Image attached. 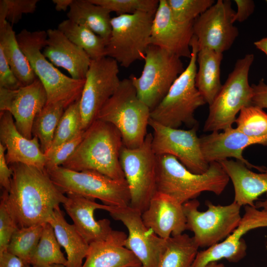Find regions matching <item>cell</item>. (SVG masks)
Listing matches in <instances>:
<instances>
[{
	"label": "cell",
	"instance_id": "4316f807",
	"mask_svg": "<svg viewBox=\"0 0 267 267\" xmlns=\"http://www.w3.org/2000/svg\"><path fill=\"white\" fill-rule=\"evenodd\" d=\"M48 223L52 225L58 242L66 253V267H82L89 245L74 225L68 223L59 206L54 210L53 217Z\"/></svg>",
	"mask_w": 267,
	"mask_h": 267
},
{
	"label": "cell",
	"instance_id": "d6a6232c",
	"mask_svg": "<svg viewBox=\"0 0 267 267\" xmlns=\"http://www.w3.org/2000/svg\"><path fill=\"white\" fill-rule=\"evenodd\" d=\"M66 109L61 102L46 104L35 118L32 135L38 138L44 154L51 147L56 128Z\"/></svg>",
	"mask_w": 267,
	"mask_h": 267
},
{
	"label": "cell",
	"instance_id": "5b68a950",
	"mask_svg": "<svg viewBox=\"0 0 267 267\" xmlns=\"http://www.w3.org/2000/svg\"><path fill=\"white\" fill-rule=\"evenodd\" d=\"M190 46L191 55L187 66L151 111L150 118L165 126L178 129L183 124L191 128L197 126L195 111L206 103L195 86L198 47L194 36Z\"/></svg>",
	"mask_w": 267,
	"mask_h": 267
},
{
	"label": "cell",
	"instance_id": "11a10c76",
	"mask_svg": "<svg viewBox=\"0 0 267 267\" xmlns=\"http://www.w3.org/2000/svg\"></svg>",
	"mask_w": 267,
	"mask_h": 267
},
{
	"label": "cell",
	"instance_id": "7c38bea8",
	"mask_svg": "<svg viewBox=\"0 0 267 267\" xmlns=\"http://www.w3.org/2000/svg\"><path fill=\"white\" fill-rule=\"evenodd\" d=\"M152 134L135 148L124 146L120 163L130 192V206L142 213L157 191V157L152 148Z\"/></svg>",
	"mask_w": 267,
	"mask_h": 267
},
{
	"label": "cell",
	"instance_id": "3957f363",
	"mask_svg": "<svg viewBox=\"0 0 267 267\" xmlns=\"http://www.w3.org/2000/svg\"><path fill=\"white\" fill-rule=\"evenodd\" d=\"M157 157V191L169 195L182 204L196 199L205 191L221 194L230 180L218 162L210 163L205 173L197 174L173 156Z\"/></svg>",
	"mask_w": 267,
	"mask_h": 267
},
{
	"label": "cell",
	"instance_id": "c3c4849f",
	"mask_svg": "<svg viewBox=\"0 0 267 267\" xmlns=\"http://www.w3.org/2000/svg\"><path fill=\"white\" fill-rule=\"evenodd\" d=\"M254 44L257 48L262 51L267 55V37L255 42Z\"/></svg>",
	"mask_w": 267,
	"mask_h": 267
},
{
	"label": "cell",
	"instance_id": "ba28073f",
	"mask_svg": "<svg viewBox=\"0 0 267 267\" xmlns=\"http://www.w3.org/2000/svg\"><path fill=\"white\" fill-rule=\"evenodd\" d=\"M45 171L63 193H74L100 200L112 207L130 205L131 196L125 179H115L93 171H75L62 166H46Z\"/></svg>",
	"mask_w": 267,
	"mask_h": 267
},
{
	"label": "cell",
	"instance_id": "6da1fadb",
	"mask_svg": "<svg viewBox=\"0 0 267 267\" xmlns=\"http://www.w3.org/2000/svg\"><path fill=\"white\" fill-rule=\"evenodd\" d=\"M12 171L9 190L1 195L19 228L48 222L54 210L67 200L45 169L22 163L9 165Z\"/></svg>",
	"mask_w": 267,
	"mask_h": 267
},
{
	"label": "cell",
	"instance_id": "f907efd6",
	"mask_svg": "<svg viewBox=\"0 0 267 267\" xmlns=\"http://www.w3.org/2000/svg\"><path fill=\"white\" fill-rule=\"evenodd\" d=\"M203 267H225L222 263H219L218 262H212L208 263Z\"/></svg>",
	"mask_w": 267,
	"mask_h": 267
},
{
	"label": "cell",
	"instance_id": "f6af8a7d",
	"mask_svg": "<svg viewBox=\"0 0 267 267\" xmlns=\"http://www.w3.org/2000/svg\"><path fill=\"white\" fill-rule=\"evenodd\" d=\"M234 1L237 6L234 21L242 22L253 13L255 7L254 1L252 0H235Z\"/></svg>",
	"mask_w": 267,
	"mask_h": 267
},
{
	"label": "cell",
	"instance_id": "7bdbcfd3",
	"mask_svg": "<svg viewBox=\"0 0 267 267\" xmlns=\"http://www.w3.org/2000/svg\"><path fill=\"white\" fill-rule=\"evenodd\" d=\"M6 149L0 143V185L2 190H9L12 171L5 159Z\"/></svg>",
	"mask_w": 267,
	"mask_h": 267
},
{
	"label": "cell",
	"instance_id": "7dc6e473",
	"mask_svg": "<svg viewBox=\"0 0 267 267\" xmlns=\"http://www.w3.org/2000/svg\"><path fill=\"white\" fill-rule=\"evenodd\" d=\"M73 0H52L55 9L58 11H65L69 7Z\"/></svg>",
	"mask_w": 267,
	"mask_h": 267
},
{
	"label": "cell",
	"instance_id": "277c9868",
	"mask_svg": "<svg viewBox=\"0 0 267 267\" xmlns=\"http://www.w3.org/2000/svg\"><path fill=\"white\" fill-rule=\"evenodd\" d=\"M20 47L27 57L47 94L46 104L62 103L67 108L80 99L85 80H77L63 74L42 52L46 45V31L22 30L16 35Z\"/></svg>",
	"mask_w": 267,
	"mask_h": 267
},
{
	"label": "cell",
	"instance_id": "ab89813d",
	"mask_svg": "<svg viewBox=\"0 0 267 267\" xmlns=\"http://www.w3.org/2000/svg\"><path fill=\"white\" fill-rule=\"evenodd\" d=\"M85 131L47 152L45 154L47 159L45 167L61 166L75 151L84 138Z\"/></svg>",
	"mask_w": 267,
	"mask_h": 267
},
{
	"label": "cell",
	"instance_id": "484cf974",
	"mask_svg": "<svg viewBox=\"0 0 267 267\" xmlns=\"http://www.w3.org/2000/svg\"><path fill=\"white\" fill-rule=\"evenodd\" d=\"M219 162L232 182L233 201L240 206L255 207L259 197L267 193V170L255 173L238 160L227 159Z\"/></svg>",
	"mask_w": 267,
	"mask_h": 267
},
{
	"label": "cell",
	"instance_id": "d4e9b609",
	"mask_svg": "<svg viewBox=\"0 0 267 267\" xmlns=\"http://www.w3.org/2000/svg\"><path fill=\"white\" fill-rule=\"evenodd\" d=\"M127 235L113 230L102 240L89 244L82 267H127L141 265L139 260L124 246Z\"/></svg>",
	"mask_w": 267,
	"mask_h": 267
},
{
	"label": "cell",
	"instance_id": "d590c367",
	"mask_svg": "<svg viewBox=\"0 0 267 267\" xmlns=\"http://www.w3.org/2000/svg\"><path fill=\"white\" fill-rule=\"evenodd\" d=\"M84 131L82 129L79 99L65 109L56 128L51 147L47 152L71 140Z\"/></svg>",
	"mask_w": 267,
	"mask_h": 267
},
{
	"label": "cell",
	"instance_id": "f1b7e54d",
	"mask_svg": "<svg viewBox=\"0 0 267 267\" xmlns=\"http://www.w3.org/2000/svg\"><path fill=\"white\" fill-rule=\"evenodd\" d=\"M0 47L10 67L23 86L32 84L38 78L19 46L12 25L6 20L0 21Z\"/></svg>",
	"mask_w": 267,
	"mask_h": 267
},
{
	"label": "cell",
	"instance_id": "e575fe53",
	"mask_svg": "<svg viewBox=\"0 0 267 267\" xmlns=\"http://www.w3.org/2000/svg\"><path fill=\"white\" fill-rule=\"evenodd\" d=\"M44 225L18 228L11 238L7 251L21 259L24 265L27 264L39 243Z\"/></svg>",
	"mask_w": 267,
	"mask_h": 267
},
{
	"label": "cell",
	"instance_id": "db71d44e",
	"mask_svg": "<svg viewBox=\"0 0 267 267\" xmlns=\"http://www.w3.org/2000/svg\"><path fill=\"white\" fill-rule=\"evenodd\" d=\"M266 2H267V0H266Z\"/></svg>",
	"mask_w": 267,
	"mask_h": 267
},
{
	"label": "cell",
	"instance_id": "8992f818",
	"mask_svg": "<svg viewBox=\"0 0 267 267\" xmlns=\"http://www.w3.org/2000/svg\"><path fill=\"white\" fill-rule=\"evenodd\" d=\"M150 114V109L138 97L131 80L124 79L96 119L113 125L120 132L124 146L135 148L143 143L147 134Z\"/></svg>",
	"mask_w": 267,
	"mask_h": 267
},
{
	"label": "cell",
	"instance_id": "83f0119b",
	"mask_svg": "<svg viewBox=\"0 0 267 267\" xmlns=\"http://www.w3.org/2000/svg\"><path fill=\"white\" fill-rule=\"evenodd\" d=\"M223 53L204 48L198 50V69L195 76V86L206 103L212 104L220 91L221 64Z\"/></svg>",
	"mask_w": 267,
	"mask_h": 267
},
{
	"label": "cell",
	"instance_id": "30bf717a",
	"mask_svg": "<svg viewBox=\"0 0 267 267\" xmlns=\"http://www.w3.org/2000/svg\"><path fill=\"white\" fill-rule=\"evenodd\" d=\"M154 14L137 11L112 17L111 32L106 45V56L125 68L144 59L150 44Z\"/></svg>",
	"mask_w": 267,
	"mask_h": 267
},
{
	"label": "cell",
	"instance_id": "f35d334b",
	"mask_svg": "<svg viewBox=\"0 0 267 267\" xmlns=\"http://www.w3.org/2000/svg\"><path fill=\"white\" fill-rule=\"evenodd\" d=\"M39 0H0V21L17 24L25 14L33 13Z\"/></svg>",
	"mask_w": 267,
	"mask_h": 267
},
{
	"label": "cell",
	"instance_id": "816d5d0a",
	"mask_svg": "<svg viewBox=\"0 0 267 267\" xmlns=\"http://www.w3.org/2000/svg\"><path fill=\"white\" fill-rule=\"evenodd\" d=\"M23 267H67L66 266L63 265L54 264L44 266H33L28 264L24 265Z\"/></svg>",
	"mask_w": 267,
	"mask_h": 267
},
{
	"label": "cell",
	"instance_id": "d6986e66",
	"mask_svg": "<svg viewBox=\"0 0 267 267\" xmlns=\"http://www.w3.org/2000/svg\"><path fill=\"white\" fill-rule=\"evenodd\" d=\"M193 24V22L183 24L176 21L167 0H159L153 19L150 44L180 58L190 59Z\"/></svg>",
	"mask_w": 267,
	"mask_h": 267
},
{
	"label": "cell",
	"instance_id": "2e32d148",
	"mask_svg": "<svg viewBox=\"0 0 267 267\" xmlns=\"http://www.w3.org/2000/svg\"><path fill=\"white\" fill-rule=\"evenodd\" d=\"M111 217L121 222L127 227L128 235L124 246L132 251L144 267H157L166 239L158 236L144 223L142 213L130 205L111 207Z\"/></svg>",
	"mask_w": 267,
	"mask_h": 267
},
{
	"label": "cell",
	"instance_id": "ffe728a7",
	"mask_svg": "<svg viewBox=\"0 0 267 267\" xmlns=\"http://www.w3.org/2000/svg\"><path fill=\"white\" fill-rule=\"evenodd\" d=\"M199 138L202 153L209 164L232 157L250 169L255 168L261 172L266 170L250 163L243 157L242 153L246 147L253 144L267 146V137H251L232 127L222 132H213Z\"/></svg>",
	"mask_w": 267,
	"mask_h": 267
},
{
	"label": "cell",
	"instance_id": "4fadbf2b",
	"mask_svg": "<svg viewBox=\"0 0 267 267\" xmlns=\"http://www.w3.org/2000/svg\"><path fill=\"white\" fill-rule=\"evenodd\" d=\"M149 125L153 130L151 145L156 156H173L194 174H202L207 171L210 164L202 153L197 126L189 130H181L164 126L151 118Z\"/></svg>",
	"mask_w": 267,
	"mask_h": 267
},
{
	"label": "cell",
	"instance_id": "f546056e",
	"mask_svg": "<svg viewBox=\"0 0 267 267\" xmlns=\"http://www.w3.org/2000/svg\"><path fill=\"white\" fill-rule=\"evenodd\" d=\"M110 13L89 0H73L67 16L74 23L89 28L108 43L111 32Z\"/></svg>",
	"mask_w": 267,
	"mask_h": 267
},
{
	"label": "cell",
	"instance_id": "b9f144b4",
	"mask_svg": "<svg viewBox=\"0 0 267 267\" xmlns=\"http://www.w3.org/2000/svg\"><path fill=\"white\" fill-rule=\"evenodd\" d=\"M22 86V85L13 72L0 47V88L15 90Z\"/></svg>",
	"mask_w": 267,
	"mask_h": 267
},
{
	"label": "cell",
	"instance_id": "5bb4252c",
	"mask_svg": "<svg viewBox=\"0 0 267 267\" xmlns=\"http://www.w3.org/2000/svg\"><path fill=\"white\" fill-rule=\"evenodd\" d=\"M119 73L118 62L111 57L91 61L80 98L83 131L96 119L102 107L118 88L121 81Z\"/></svg>",
	"mask_w": 267,
	"mask_h": 267
},
{
	"label": "cell",
	"instance_id": "681fc988",
	"mask_svg": "<svg viewBox=\"0 0 267 267\" xmlns=\"http://www.w3.org/2000/svg\"><path fill=\"white\" fill-rule=\"evenodd\" d=\"M255 204L256 208L267 211V193H266V199L262 200H257Z\"/></svg>",
	"mask_w": 267,
	"mask_h": 267
},
{
	"label": "cell",
	"instance_id": "e0dca14e",
	"mask_svg": "<svg viewBox=\"0 0 267 267\" xmlns=\"http://www.w3.org/2000/svg\"><path fill=\"white\" fill-rule=\"evenodd\" d=\"M267 227V211L245 206L237 227L224 241L198 252L191 267H203L212 262L225 259L237 263L245 257L247 245L242 238L251 230Z\"/></svg>",
	"mask_w": 267,
	"mask_h": 267
},
{
	"label": "cell",
	"instance_id": "60d3db41",
	"mask_svg": "<svg viewBox=\"0 0 267 267\" xmlns=\"http://www.w3.org/2000/svg\"><path fill=\"white\" fill-rule=\"evenodd\" d=\"M18 228V225L7 209L4 200L0 198V255L7 251L11 238Z\"/></svg>",
	"mask_w": 267,
	"mask_h": 267
},
{
	"label": "cell",
	"instance_id": "603a6c76",
	"mask_svg": "<svg viewBox=\"0 0 267 267\" xmlns=\"http://www.w3.org/2000/svg\"><path fill=\"white\" fill-rule=\"evenodd\" d=\"M67 201L63 207L73 222V224L88 244L106 239L113 230L107 219L96 221L94 216L96 210L107 212L110 206L99 204L94 199L74 194H66Z\"/></svg>",
	"mask_w": 267,
	"mask_h": 267
},
{
	"label": "cell",
	"instance_id": "bcb514c9",
	"mask_svg": "<svg viewBox=\"0 0 267 267\" xmlns=\"http://www.w3.org/2000/svg\"><path fill=\"white\" fill-rule=\"evenodd\" d=\"M22 261L7 251L0 255V267H23Z\"/></svg>",
	"mask_w": 267,
	"mask_h": 267
},
{
	"label": "cell",
	"instance_id": "9a60e30c",
	"mask_svg": "<svg viewBox=\"0 0 267 267\" xmlns=\"http://www.w3.org/2000/svg\"><path fill=\"white\" fill-rule=\"evenodd\" d=\"M235 14L230 0H218L199 16L193 24L198 50L207 48L223 53L229 50L239 34Z\"/></svg>",
	"mask_w": 267,
	"mask_h": 267
},
{
	"label": "cell",
	"instance_id": "52a82bcc",
	"mask_svg": "<svg viewBox=\"0 0 267 267\" xmlns=\"http://www.w3.org/2000/svg\"><path fill=\"white\" fill-rule=\"evenodd\" d=\"M254 60V55L248 53L236 61L233 70L209 105L204 132H219L232 128L240 110L253 105V91L248 77Z\"/></svg>",
	"mask_w": 267,
	"mask_h": 267
},
{
	"label": "cell",
	"instance_id": "8fae6325",
	"mask_svg": "<svg viewBox=\"0 0 267 267\" xmlns=\"http://www.w3.org/2000/svg\"><path fill=\"white\" fill-rule=\"evenodd\" d=\"M208 209L198 210L196 199L183 204L186 229L193 232L194 240L199 247H210L225 239L238 225L242 217L241 207L235 202L227 205H215L206 202Z\"/></svg>",
	"mask_w": 267,
	"mask_h": 267
},
{
	"label": "cell",
	"instance_id": "4dcf8cb0",
	"mask_svg": "<svg viewBox=\"0 0 267 267\" xmlns=\"http://www.w3.org/2000/svg\"><path fill=\"white\" fill-rule=\"evenodd\" d=\"M199 247L188 234L171 236L166 239L157 267H191Z\"/></svg>",
	"mask_w": 267,
	"mask_h": 267
},
{
	"label": "cell",
	"instance_id": "ac0fdd59",
	"mask_svg": "<svg viewBox=\"0 0 267 267\" xmlns=\"http://www.w3.org/2000/svg\"><path fill=\"white\" fill-rule=\"evenodd\" d=\"M47 102L45 89L38 78L33 83L11 90L0 92V111L10 112L16 127L24 137H33L32 127L35 117Z\"/></svg>",
	"mask_w": 267,
	"mask_h": 267
},
{
	"label": "cell",
	"instance_id": "9c48e42d",
	"mask_svg": "<svg viewBox=\"0 0 267 267\" xmlns=\"http://www.w3.org/2000/svg\"><path fill=\"white\" fill-rule=\"evenodd\" d=\"M143 60L140 76L132 75L129 79L139 98L151 111L185 69L180 57L152 44L147 47Z\"/></svg>",
	"mask_w": 267,
	"mask_h": 267
},
{
	"label": "cell",
	"instance_id": "7a4b0ae2",
	"mask_svg": "<svg viewBox=\"0 0 267 267\" xmlns=\"http://www.w3.org/2000/svg\"><path fill=\"white\" fill-rule=\"evenodd\" d=\"M122 137L113 125L95 120L71 157L61 166L75 171H93L115 179H125L120 163Z\"/></svg>",
	"mask_w": 267,
	"mask_h": 267
},
{
	"label": "cell",
	"instance_id": "cb8c5ba5",
	"mask_svg": "<svg viewBox=\"0 0 267 267\" xmlns=\"http://www.w3.org/2000/svg\"><path fill=\"white\" fill-rule=\"evenodd\" d=\"M46 33V45L43 51L45 57L67 71L73 79L85 80L92 61L87 53L58 29H49Z\"/></svg>",
	"mask_w": 267,
	"mask_h": 267
},
{
	"label": "cell",
	"instance_id": "7402d4cb",
	"mask_svg": "<svg viewBox=\"0 0 267 267\" xmlns=\"http://www.w3.org/2000/svg\"><path fill=\"white\" fill-rule=\"evenodd\" d=\"M141 217L145 225L164 239L186 230L183 204L161 192L156 191Z\"/></svg>",
	"mask_w": 267,
	"mask_h": 267
},
{
	"label": "cell",
	"instance_id": "ee69618b",
	"mask_svg": "<svg viewBox=\"0 0 267 267\" xmlns=\"http://www.w3.org/2000/svg\"><path fill=\"white\" fill-rule=\"evenodd\" d=\"M251 86L253 91L252 104L262 109L267 108V84L262 79Z\"/></svg>",
	"mask_w": 267,
	"mask_h": 267
},
{
	"label": "cell",
	"instance_id": "836d02e7",
	"mask_svg": "<svg viewBox=\"0 0 267 267\" xmlns=\"http://www.w3.org/2000/svg\"><path fill=\"white\" fill-rule=\"evenodd\" d=\"M60 247L52 225L48 222L45 223L39 243L27 264L33 266L54 264L66 266L67 260Z\"/></svg>",
	"mask_w": 267,
	"mask_h": 267
},
{
	"label": "cell",
	"instance_id": "f5cc1de1",
	"mask_svg": "<svg viewBox=\"0 0 267 267\" xmlns=\"http://www.w3.org/2000/svg\"><path fill=\"white\" fill-rule=\"evenodd\" d=\"M127 267H144L142 265H138V266H130Z\"/></svg>",
	"mask_w": 267,
	"mask_h": 267
},
{
	"label": "cell",
	"instance_id": "74e56055",
	"mask_svg": "<svg viewBox=\"0 0 267 267\" xmlns=\"http://www.w3.org/2000/svg\"><path fill=\"white\" fill-rule=\"evenodd\" d=\"M118 15L134 13L137 11L155 14L159 4L158 0H89Z\"/></svg>",
	"mask_w": 267,
	"mask_h": 267
},
{
	"label": "cell",
	"instance_id": "8d00e7d4",
	"mask_svg": "<svg viewBox=\"0 0 267 267\" xmlns=\"http://www.w3.org/2000/svg\"><path fill=\"white\" fill-rule=\"evenodd\" d=\"M174 19L185 24L194 22L212 6L214 0H167Z\"/></svg>",
	"mask_w": 267,
	"mask_h": 267
},
{
	"label": "cell",
	"instance_id": "44dd1931",
	"mask_svg": "<svg viewBox=\"0 0 267 267\" xmlns=\"http://www.w3.org/2000/svg\"><path fill=\"white\" fill-rule=\"evenodd\" d=\"M0 140L6 149L5 159L8 165L22 163L45 170L47 159L38 138L33 136L28 139L21 134L12 114L8 111L0 113Z\"/></svg>",
	"mask_w": 267,
	"mask_h": 267
},
{
	"label": "cell",
	"instance_id": "1f68e13d",
	"mask_svg": "<svg viewBox=\"0 0 267 267\" xmlns=\"http://www.w3.org/2000/svg\"><path fill=\"white\" fill-rule=\"evenodd\" d=\"M70 41L82 48L91 60L106 56L107 42L89 28L66 19L57 27Z\"/></svg>",
	"mask_w": 267,
	"mask_h": 267
}]
</instances>
